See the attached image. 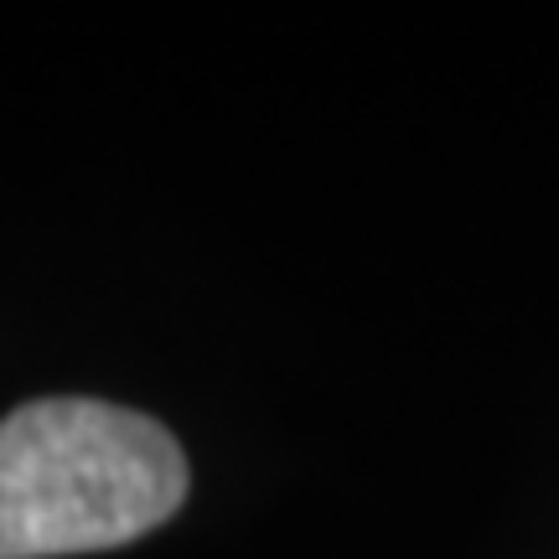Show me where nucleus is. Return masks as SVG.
<instances>
[{
  "label": "nucleus",
  "mask_w": 559,
  "mask_h": 559,
  "mask_svg": "<svg viewBox=\"0 0 559 559\" xmlns=\"http://www.w3.org/2000/svg\"><path fill=\"white\" fill-rule=\"evenodd\" d=\"M187 456L160 419L104 400H32L0 419V559L120 549L177 519Z\"/></svg>",
  "instance_id": "nucleus-1"
}]
</instances>
